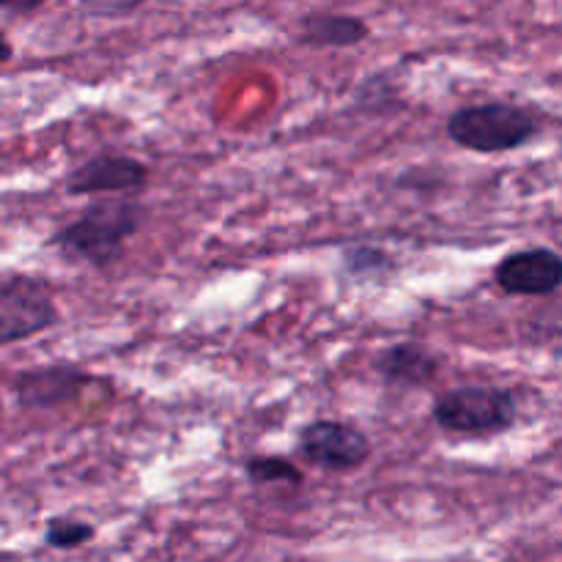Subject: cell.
Wrapping results in <instances>:
<instances>
[{"label": "cell", "mask_w": 562, "mask_h": 562, "mask_svg": "<svg viewBox=\"0 0 562 562\" xmlns=\"http://www.w3.org/2000/svg\"><path fill=\"white\" fill-rule=\"evenodd\" d=\"M300 448L311 464L327 472L360 470L371 459V442L360 428L344 420H316L302 428Z\"/></svg>", "instance_id": "5b68a950"}, {"label": "cell", "mask_w": 562, "mask_h": 562, "mask_svg": "<svg viewBox=\"0 0 562 562\" xmlns=\"http://www.w3.org/2000/svg\"><path fill=\"white\" fill-rule=\"evenodd\" d=\"M58 324V307L31 278L0 280V346L27 340Z\"/></svg>", "instance_id": "277c9868"}, {"label": "cell", "mask_w": 562, "mask_h": 562, "mask_svg": "<svg viewBox=\"0 0 562 562\" xmlns=\"http://www.w3.org/2000/svg\"><path fill=\"white\" fill-rule=\"evenodd\" d=\"M368 33L371 27L360 16L316 11L302 20L300 42L311 44V47H355V44L366 42Z\"/></svg>", "instance_id": "30bf717a"}, {"label": "cell", "mask_w": 562, "mask_h": 562, "mask_svg": "<svg viewBox=\"0 0 562 562\" xmlns=\"http://www.w3.org/2000/svg\"><path fill=\"white\" fill-rule=\"evenodd\" d=\"M494 280L510 296H547L562 285V256L554 250H519L505 256Z\"/></svg>", "instance_id": "8992f818"}, {"label": "cell", "mask_w": 562, "mask_h": 562, "mask_svg": "<svg viewBox=\"0 0 562 562\" xmlns=\"http://www.w3.org/2000/svg\"><path fill=\"white\" fill-rule=\"evenodd\" d=\"M346 267H349L351 274L387 272L390 256L382 250H373V247H351V250L346 252Z\"/></svg>", "instance_id": "4fadbf2b"}, {"label": "cell", "mask_w": 562, "mask_h": 562, "mask_svg": "<svg viewBox=\"0 0 562 562\" xmlns=\"http://www.w3.org/2000/svg\"><path fill=\"white\" fill-rule=\"evenodd\" d=\"M88 382L93 379L75 366H44L22 371L14 382V395L22 409H58L80 398Z\"/></svg>", "instance_id": "52a82bcc"}, {"label": "cell", "mask_w": 562, "mask_h": 562, "mask_svg": "<svg viewBox=\"0 0 562 562\" xmlns=\"http://www.w3.org/2000/svg\"><path fill=\"white\" fill-rule=\"evenodd\" d=\"M373 368L379 376L398 387H426L439 376L442 360L423 344H395L376 357Z\"/></svg>", "instance_id": "9c48e42d"}, {"label": "cell", "mask_w": 562, "mask_h": 562, "mask_svg": "<svg viewBox=\"0 0 562 562\" xmlns=\"http://www.w3.org/2000/svg\"><path fill=\"white\" fill-rule=\"evenodd\" d=\"M247 477L258 486H302V472L300 467L291 464L289 459H274V456H252L250 461L245 464Z\"/></svg>", "instance_id": "8fae6325"}, {"label": "cell", "mask_w": 562, "mask_h": 562, "mask_svg": "<svg viewBox=\"0 0 562 562\" xmlns=\"http://www.w3.org/2000/svg\"><path fill=\"white\" fill-rule=\"evenodd\" d=\"M431 415L434 423L448 434L492 437L514 426L519 404L505 387H459L445 393L434 404Z\"/></svg>", "instance_id": "3957f363"}, {"label": "cell", "mask_w": 562, "mask_h": 562, "mask_svg": "<svg viewBox=\"0 0 562 562\" xmlns=\"http://www.w3.org/2000/svg\"><path fill=\"white\" fill-rule=\"evenodd\" d=\"M143 225V206L126 198L99 201L88 206L75 223L60 228L49 245L66 258L88 267L108 269L124 258V245Z\"/></svg>", "instance_id": "6da1fadb"}, {"label": "cell", "mask_w": 562, "mask_h": 562, "mask_svg": "<svg viewBox=\"0 0 562 562\" xmlns=\"http://www.w3.org/2000/svg\"><path fill=\"white\" fill-rule=\"evenodd\" d=\"M541 132V124L525 108L508 102L472 104L448 119V137L477 154H503L521 148Z\"/></svg>", "instance_id": "7a4b0ae2"}, {"label": "cell", "mask_w": 562, "mask_h": 562, "mask_svg": "<svg viewBox=\"0 0 562 562\" xmlns=\"http://www.w3.org/2000/svg\"><path fill=\"white\" fill-rule=\"evenodd\" d=\"M143 3H146V0H80L82 9L93 11V14H102V16L132 14V11L140 9Z\"/></svg>", "instance_id": "5bb4252c"}, {"label": "cell", "mask_w": 562, "mask_h": 562, "mask_svg": "<svg viewBox=\"0 0 562 562\" xmlns=\"http://www.w3.org/2000/svg\"><path fill=\"white\" fill-rule=\"evenodd\" d=\"M148 184V168L132 157H102L88 159L66 179L69 195H97V192H126L137 195Z\"/></svg>", "instance_id": "ba28073f"}, {"label": "cell", "mask_w": 562, "mask_h": 562, "mask_svg": "<svg viewBox=\"0 0 562 562\" xmlns=\"http://www.w3.org/2000/svg\"><path fill=\"white\" fill-rule=\"evenodd\" d=\"M9 58H11V44L9 38L3 36V31H0V66H3Z\"/></svg>", "instance_id": "2e32d148"}, {"label": "cell", "mask_w": 562, "mask_h": 562, "mask_svg": "<svg viewBox=\"0 0 562 562\" xmlns=\"http://www.w3.org/2000/svg\"><path fill=\"white\" fill-rule=\"evenodd\" d=\"M93 538V527L77 519H53L44 532V541L53 549H77Z\"/></svg>", "instance_id": "7c38bea8"}, {"label": "cell", "mask_w": 562, "mask_h": 562, "mask_svg": "<svg viewBox=\"0 0 562 562\" xmlns=\"http://www.w3.org/2000/svg\"><path fill=\"white\" fill-rule=\"evenodd\" d=\"M47 0H0V9L16 11V14H27V11H36L38 5H44Z\"/></svg>", "instance_id": "9a60e30c"}]
</instances>
